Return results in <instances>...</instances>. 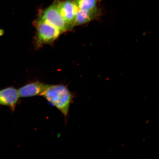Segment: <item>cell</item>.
Instances as JSON below:
<instances>
[{
	"instance_id": "5",
	"label": "cell",
	"mask_w": 159,
	"mask_h": 159,
	"mask_svg": "<svg viewBox=\"0 0 159 159\" xmlns=\"http://www.w3.org/2000/svg\"><path fill=\"white\" fill-rule=\"evenodd\" d=\"M19 95L17 89L9 87L0 90V105L10 107L14 111L19 101Z\"/></svg>"
},
{
	"instance_id": "2",
	"label": "cell",
	"mask_w": 159,
	"mask_h": 159,
	"mask_svg": "<svg viewBox=\"0 0 159 159\" xmlns=\"http://www.w3.org/2000/svg\"><path fill=\"white\" fill-rule=\"evenodd\" d=\"M36 25L37 29L36 41L39 45L53 43L61 33L57 28L41 18L37 21Z\"/></svg>"
},
{
	"instance_id": "7",
	"label": "cell",
	"mask_w": 159,
	"mask_h": 159,
	"mask_svg": "<svg viewBox=\"0 0 159 159\" xmlns=\"http://www.w3.org/2000/svg\"><path fill=\"white\" fill-rule=\"evenodd\" d=\"M98 15V10L97 7L89 10L79 9L75 25H81L88 23L96 18Z\"/></svg>"
},
{
	"instance_id": "1",
	"label": "cell",
	"mask_w": 159,
	"mask_h": 159,
	"mask_svg": "<svg viewBox=\"0 0 159 159\" xmlns=\"http://www.w3.org/2000/svg\"><path fill=\"white\" fill-rule=\"evenodd\" d=\"M42 96L59 109L65 117L67 116L73 96L66 86L62 84L48 85Z\"/></svg>"
},
{
	"instance_id": "6",
	"label": "cell",
	"mask_w": 159,
	"mask_h": 159,
	"mask_svg": "<svg viewBox=\"0 0 159 159\" xmlns=\"http://www.w3.org/2000/svg\"><path fill=\"white\" fill-rule=\"evenodd\" d=\"M49 85L39 82L29 83L20 88L18 91L20 97H29L42 95Z\"/></svg>"
},
{
	"instance_id": "8",
	"label": "cell",
	"mask_w": 159,
	"mask_h": 159,
	"mask_svg": "<svg viewBox=\"0 0 159 159\" xmlns=\"http://www.w3.org/2000/svg\"><path fill=\"white\" fill-rule=\"evenodd\" d=\"M98 0H75V2L79 10H89L96 7Z\"/></svg>"
},
{
	"instance_id": "4",
	"label": "cell",
	"mask_w": 159,
	"mask_h": 159,
	"mask_svg": "<svg viewBox=\"0 0 159 159\" xmlns=\"http://www.w3.org/2000/svg\"><path fill=\"white\" fill-rule=\"evenodd\" d=\"M57 7L60 13L66 22L72 28L75 26L79 10L75 2L67 0L61 2L57 3Z\"/></svg>"
},
{
	"instance_id": "3",
	"label": "cell",
	"mask_w": 159,
	"mask_h": 159,
	"mask_svg": "<svg viewBox=\"0 0 159 159\" xmlns=\"http://www.w3.org/2000/svg\"><path fill=\"white\" fill-rule=\"evenodd\" d=\"M40 18L57 28L61 32L71 30L72 27L66 22L60 13L57 3H55L43 12Z\"/></svg>"
}]
</instances>
